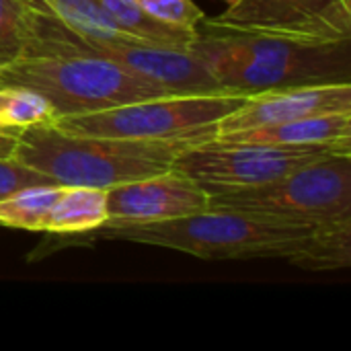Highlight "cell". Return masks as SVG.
Masks as SVG:
<instances>
[{"instance_id":"15","label":"cell","mask_w":351,"mask_h":351,"mask_svg":"<svg viewBox=\"0 0 351 351\" xmlns=\"http://www.w3.org/2000/svg\"><path fill=\"white\" fill-rule=\"evenodd\" d=\"M62 185H33L0 199V226L45 232Z\"/></svg>"},{"instance_id":"11","label":"cell","mask_w":351,"mask_h":351,"mask_svg":"<svg viewBox=\"0 0 351 351\" xmlns=\"http://www.w3.org/2000/svg\"><path fill=\"white\" fill-rule=\"evenodd\" d=\"M228 144H269V146H339L351 148V111L308 115L284 123L230 132L212 138Z\"/></svg>"},{"instance_id":"12","label":"cell","mask_w":351,"mask_h":351,"mask_svg":"<svg viewBox=\"0 0 351 351\" xmlns=\"http://www.w3.org/2000/svg\"><path fill=\"white\" fill-rule=\"evenodd\" d=\"M107 220L105 191L93 187L62 185V191L51 208L45 232L80 234L93 232Z\"/></svg>"},{"instance_id":"19","label":"cell","mask_w":351,"mask_h":351,"mask_svg":"<svg viewBox=\"0 0 351 351\" xmlns=\"http://www.w3.org/2000/svg\"><path fill=\"white\" fill-rule=\"evenodd\" d=\"M136 2L154 21L187 33H197L199 23L206 19L204 10L193 0H136Z\"/></svg>"},{"instance_id":"6","label":"cell","mask_w":351,"mask_h":351,"mask_svg":"<svg viewBox=\"0 0 351 351\" xmlns=\"http://www.w3.org/2000/svg\"><path fill=\"white\" fill-rule=\"evenodd\" d=\"M210 208L319 226L351 218V150L331 152L259 187L210 195Z\"/></svg>"},{"instance_id":"9","label":"cell","mask_w":351,"mask_h":351,"mask_svg":"<svg viewBox=\"0 0 351 351\" xmlns=\"http://www.w3.org/2000/svg\"><path fill=\"white\" fill-rule=\"evenodd\" d=\"M107 220L99 228L154 224L185 218L210 208V195L175 169L136 179L105 191Z\"/></svg>"},{"instance_id":"1","label":"cell","mask_w":351,"mask_h":351,"mask_svg":"<svg viewBox=\"0 0 351 351\" xmlns=\"http://www.w3.org/2000/svg\"><path fill=\"white\" fill-rule=\"evenodd\" d=\"M351 41H313L212 25L189 45L224 93L257 95L311 84L351 82Z\"/></svg>"},{"instance_id":"21","label":"cell","mask_w":351,"mask_h":351,"mask_svg":"<svg viewBox=\"0 0 351 351\" xmlns=\"http://www.w3.org/2000/svg\"><path fill=\"white\" fill-rule=\"evenodd\" d=\"M16 148V134L0 132V158H10Z\"/></svg>"},{"instance_id":"4","label":"cell","mask_w":351,"mask_h":351,"mask_svg":"<svg viewBox=\"0 0 351 351\" xmlns=\"http://www.w3.org/2000/svg\"><path fill=\"white\" fill-rule=\"evenodd\" d=\"M0 84L41 95L56 117L95 113L169 93L121 66L84 51H29L0 68Z\"/></svg>"},{"instance_id":"17","label":"cell","mask_w":351,"mask_h":351,"mask_svg":"<svg viewBox=\"0 0 351 351\" xmlns=\"http://www.w3.org/2000/svg\"><path fill=\"white\" fill-rule=\"evenodd\" d=\"M37 27V6L31 0H0V68L19 60Z\"/></svg>"},{"instance_id":"18","label":"cell","mask_w":351,"mask_h":351,"mask_svg":"<svg viewBox=\"0 0 351 351\" xmlns=\"http://www.w3.org/2000/svg\"><path fill=\"white\" fill-rule=\"evenodd\" d=\"M66 29L82 37H125L103 14L95 0H31Z\"/></svg>"},{"instance_id":"20","label":"cell","mask_w":351,"mask_h":351,"mask_svg":"<svg viewBox=\"0 0 351 351\" xmlns=\"http://www.w3.org/2000/svg\"><path fill=\"white\" fill-rule=\"evenodd\" d=\"M33 185H58L47 175L19 162L16 158H0V199Z\"/></svg>"},{"instance_id":"3","label":"cell","mask_w":351,"mask_h":351,"mask_svg":"<svg viewBox=\"0 0 351 351\" xmlns=\"http://www.w3.org/2000/svg\"><path fill=\"white\" fill-rule=\"evenodd\" d=\"M313 228L241 210L208 208L177 220L97 230L107 239L165 247L199 259H290L304 249Z\"/></svg>"},{"instance_id":"16","label":"cell","mask_w":351,"mask_h":351,"mask_svg":"<svg viewBox=\"0 0 351 351\" xmlns=\"http://www.w3.org/2000/svg\"><path fill=\"white\" fill-rule=\"evenodd\" d=\"M53 107L35 90L0 84V132L19 134L33 125L53 123Z\"/></svg>"},{"instance_id":"5","label":"cell","mask_w":351,"mask_h":351,"mask_svg":"<svg viewBox=\"0 0 351 351\" xmlns=\"http://www.w3.org/2000/svg\"><path fill=\"white\" fill-rule=\"evenodd\" d=\"M245 99V95L234 93L160 95L95 113L60 117L53 125L78 136L208 142L216 138L218 121L243 105Z\"/></svg>"},{"instance_id":"10","label":"cell","mask_w":351,"mask_h":351,"mask_svg":"<svg viewBox=\"0 0 351 351\" xmlns=\"http://www.w3.org/2000/svg\"><path fill=\"white\" fill-rule=\"evenodd\" d=\"M351 111V82L292 86L251 95L232 113L218 121V134L243 132L284 123L308 115Z\"/></svg>"},{"instance_id":"13","label":"cell","mask_w":351,"mask_h":351,"mask_svg":"<svg viewBox=\"0 0 351 351\" xmlns=\"http://www.w3.org/2000/svg\"><path fill=\"white\" fill-rule=\"evenodd\" d=\"M111 25L125 37L136 41H146L165 47L189 49L197 33H187L181 29L167 27L152 16H148L136 0H95Z\"/></svg>"},{"instance_id":"7","label":"cell","mask_w":351,"mask_h":351,"mask_svg":"<svg viewBox=\"0 0 351 351\" xmlns=\"http://www.w3.org/2000/svg\"><path fill=\"white\" fill-rule=\"evenodd\" d=\"M343 150L351 148L228 144L208 140L179 152L171 169L189 177L208 195H218L271 183L311 160Z\"/></svg>"},{"instance_id":"2","label":"cell","mask_w":351,"mask_h":351,"mask_svg":"<svg viewBox=\"0 0 351 351\" xmlns=\"http://www.w3.org/2000/svg\"><path fill=\"white\" fill-rule=\"evenodd\" d=\"M195 144L202 142L78 136L43 123L16 134L12 158L47 175L58 185L107 191L169 171L175 156Z\"/></svg>"},{"instance_id":"14","label":"cell","mask_w":351,"mask_h":351,"mask_svg":"<svg viewBox=\"0 0 351 351\" xmlns=\"http://www.w3.org/2000/svg\"><path fill=\"white\" fill-rule=\"evenodd\" d=\"M288 261L308 271L348 269L351 265V218L315 226L304 249Z\"/></svg>"},{"instance_id":"8","label":"cell","mask_w":351,"mask_h":351,"mask_svg":"<svg viewBox=\"0 0 351 351\" xmlns=\"http://www.w3.org/2000/svg\"><path fill=\"white\" fill-rule=\"evenodd\" d=\"M206 21L325 43L351 41V0H230L222 14Z\"/></svg>"}]
</instances>
